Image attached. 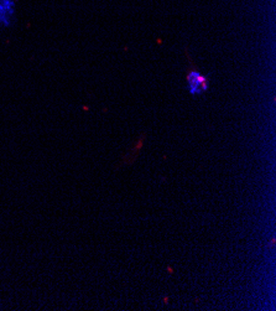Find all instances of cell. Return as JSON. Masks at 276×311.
<instances>
[{"mask_svg": "<svg viewBox=\"0 0 276 311\" xmlns=\"http://www.w3.org/2000/svg\"><path fill=\"white\" fill-rule=\"evenodd\" d=\"M187 84L191 94H201L208 89V78L198 71H191L187 74Z\"/></svg>", "mask_w": 276, "mask_h": 311, "instance_id": "cell-1", "label": "cell"}]
</instances>
